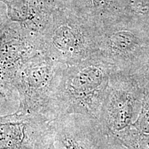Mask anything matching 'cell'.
<instances>
[{
    "mask_svg": "<svg viewBox=\"0 0 149 149\" xmlns=\"http://www.w3.org/2000/svg\"><path fill=\"white\" fill-rule=\"evenodd\" d=\"M51 124L42 115L18 111L0 115V149H35Z\"/></svg>",
    "mask_w": 149,
    "mask_h": 149,
    "instance_id": "cell-4",
    "label": "cell"
},
{
    "mask_svg": "<svg viewBox=\"0 0 149 149\" xmlns=\"http://www.w3.org/2000/svg\"><path fill=\"white\" fill-rule=\"evenodd\" d=\"M55 70L51 64L35 63L22 72L15 86L19 94L17 111L45 117L51 122L57 118L55 95L58 85L53 83Z\"/></svg>",
    "mask_w": 149,
    "mask_h": 149,
    "instance_id": "cell-2",
    "label": "cell"
},
{
    "mask_svg": "<svg viewBox=\"0 0 149 149\" xmlns=\"http://www.w3.org/2000/svg\"><path fill=\"white\" fill-rule=\"evenodd\" d=\"M135 113L133 95L127 91L113 89L105 96L99 121L107 133L121 144L131 129Z\"/></svg>",
    "mask_w": 149,
    "mask_h": 149,
    "instance_id": "cell-5",
    "label": "cell"
},
{
    "mask_svg": "<svg viewBox=\"0 0 149 149\" xmlns=\"http://www.w3.org/2000/svg\"><path fill=\"white\" fill-rule=\"evenodd\" d=\"M51 126L56 141L66 149H123L99 120L80 114L61 115Z\"/></svg>",
    "mask_w": 149,
    "mask_h": 149,
    "instance_id": "cell-3",
    "label": "cell"
},
{
    "mask_svg": "<svg viewBox=\"0 0 149 149\" xmlns=\"http://www.w3.org/2000/svg\"><path fill=\"white\" fill-rule=\"evenodd\" d=\"M55 137L51 126L37 144L35 149H57Z\"/></svg>",
    "mask_w": 149,
    "mask_h": 149,
    "instance_id": "cell-7",
    "label": "cell"
},
{
    "mask_svg": "<svg viewBox=\"0 0 149 149\" xmlns=\"http://www.w3.org/2000/svg\"><path fill=\"white\" fill-rule=\"evenodd\" d=\"M106 76L96 65L70 68L59 84L55 95L57 118L80 114L99 120L105 95Z\"/></svg>",
    "mask_w": 149,
    "mask_h": 149,
    "instance_id": "cell-1",
    "label": "cell"
},
{
    "mask_svg": "<svg viewBox=\"0 0 149 149\" xmlns=\"http://www.w3.org/2000/svg\"><path fill=\"white\" fill-rule=\"evenodd\" d=\"M126 149H149V133H140L133 128L129 130L122 141Z\"/></svg>",
    "mask_w": 149,
    "mask_h": 149,
    "instance_id": "cell-6",
    "label": "cell"
}]
</instances>
